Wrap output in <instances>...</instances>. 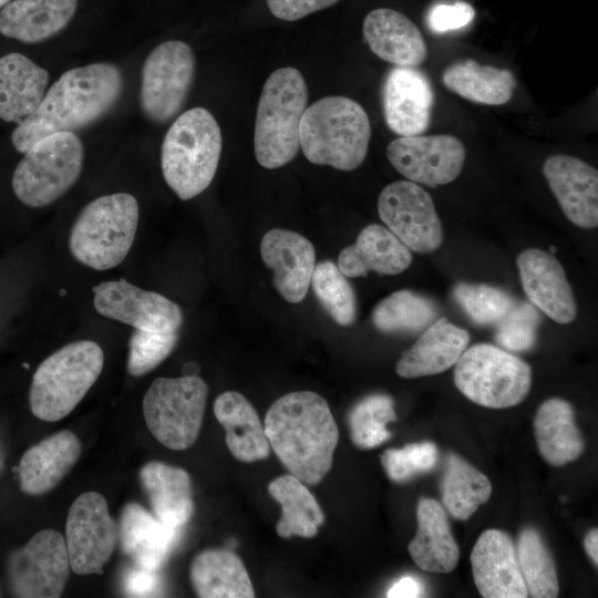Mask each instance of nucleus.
<instances>
[{"mask_svg": "<svg viewBox=\"0 0 598 598\" xmlns=\"http://www.w3.org/2000/svg\"><path fill=\"white\" fill-rule=\"evenodd\" d=\"M270 448L307 485H317L332 466L339 431L326 400L297 391L276 400L265 416Z\"/></svg>", "mask_w": 598, "mask_h": 598, "instance_id": "1", "label": "nucleus"}, {"mask_svg": "<svg viewBox=\"0 0 598 598\" xmlns=\"http://www.w3.org/2000/svg\"><path fill=\"white\" fill-rule=\"evenodd\" d=\"M122 89V73L111 63H92L64 72L37 110L13 131L14 148L24 154L47 135L92 124L113 107Z\"/></svg>", "mask_w": 598, "mask_h": 598, "instance_id": "2", "label": "nucleus"}, {"mask_svg": "<svg viewBox=\"0 0 598 598\" xmlns=\"http://www.w3.org/2000/svg\"><path fill=\"white\" fill-rule=\"evenodd\" d=\"M371 137L370 120L355 101L340 95L322 97L308 106L300 121L299 144L305 157L340 171L359 167Z\"/></svg>", "mask_w": 598, "mask_h": 598, "instance_id": "3", "label": "nucleus"}, {"mask_svg": "<svg viewBox=\"0 0 598 598\" xmlns=\"http://www.w3.org/2000/svg\"><path fill=\"white\" fill-rule=\"evenodd\" d=\"M221 133L204 107L182 113L168 128L161 152L163 177L183 200L203 193L212 183L220 157Z\"/></svg>", "mask_w": 598, "mask_h": 598, "instance_id": "4", "label": "nucleus"}, {"mask_svg": "<svg viewBox=\"0 0 598 598\" xmlns=\"http://www.w3.org/2000/svg\"><path fill=\"white\" fill-rule=\"evenodd\" d=\"M307 102V84L297 69L280 68L269 75L258 102L254 131L255 156L262 167L279 168L295 158Z\"/></svg>", "mask_w": 598, "mask_h": 598, "instance_id": "5", "label": "nucleus"}, {"mask_svg": "<svg viewBox=\"0 0 598 598\" xmlns=\"http://www.w3.org/2000/svg\"><path fill=\"white\" fill-rule=\"evenodd\" d=\"M103 364V350L91 340L71 342L53 352L32 377L29 403L33 415L55 422L70 414L95 383Z\"/></svg>", "mask_w": 598, "mask_h": 598, "instance_id": "6", "label": "nucleus"}, {"mask_svg": "<svg viewBox=\"0 0 598 598\" xmlns=\"http://www.w3.org/2000/svg\"><path fill=\"white\" fill-rule=\"evenodd\" d=\"M138 225V204L127 193L101 196L76 217L69 238L72 256L95 270L118 266L133 245Z\"/></svg>", "mask_w": 598, "mask_h": 598, "instance_id": "7", "label": "nucleus"}, {"mask_svg": "<svg viewBox=\"0 0 598 598\" xmlns=\"http://www.w3.org/2000/svg\"><path fill=\"white\" fill-rule=\"evenodd\" d=\"M83 157V145L74 132L42 137L24 153L13 172L16 196L29 207L52 204L78 181Z\"/></svg>", "mask_w": 598, "mask_h": 598, "instance_id": "8", "label": "nucleus"}, {"mask_svg": "<svg viewBox=\"0 0 598 598\" xmlns=\"http://www.w3.org/2000/svg\"><path fill=\"white\" fill-rule=\"evenodd\" d=\"M454 383L472 402L491 409L519 404L532 385V369L498 347L480 343L465 349L455 363Z\"/></svg>", "mask_w": 598, "mask_h": 598, "instance_id": "9", "label": "nucleus"}, {"mask_svg": "<svg viewBox=\"0 0 598 598\" xmlns=\"http://www.w3.org/2000/svg\"><path fill=\"white\" fill-rule=\"evenodd\" d=\"M208 388L198 375L157 378L143 399L145 423L153 436L174 451L189 448L197 440Z\"/></svg>", "mask_w": 598, "mask_h": 598, "instance_id": "10", "label": "nucleus"}, {"mask_svg": "<svg viewBox=\"0 0 598 598\" xmlns=\"http://www.w3.org/2000/svg\"><path fill=\"white\" fill-rule=\"evenodd\" d=\"M195 73L192 48L179 40L157 45L142 70L140 101L144 114L155 123H165L185 104Z\"/></svg>", "mask_w": 598, "mask_h": 598, "instance_id": "11", "label": "nucleus"}, {"mask_svg": "<svg viewBox=\"0 0 598 598\" xmlns=\"http://www.w3.org/2000/svg\"><path fill=\"white\" fill-rule=\"evenodd\" d=\"M70 568L63 536L54 529L38 532L23 547L11 551L8 557L10 592L22 598L60 597Z\"/></svg>", "mask_w": 598, "mask_h": 598, "instance_id": "12", "label": "nucleus"}, {"mask_svg": "<svg viewBox=\"0 0 598 598\" xmlns=\"http://www.w3.org/2000/svg\"><path fill=\"white\" fill-rule=\"evenodd\" d=\"M118 539L104 496L85 492L72 503L65 524L70 567L78 575H101Z\"/></svg>", "mask_w": 598, "mask_h": 598, "instance_id": "13", "label": "nucleus"}, {"mask_svg": "<svg viewBox=\"0 0 598 598\" xmlns=\"http://www.w3.org/2000/svg\"><path fill=\"white\" fill-rule=\"evenodd\" d=\"M378 213L386 228L410 250L427 254L443 243V227L431 195L411 181L386 185L378 198Z\"/></svg>", "mask_w": 598, "mask_h": 598, "instance_id": "14", "label": "nucleus"}, {"mask_svg": "<svg viewBox=\"0 0 598 598\" xmlns=\"http://www.w3.org/2000/svg\"><path fill=\"white\" fill-rule=\"evenodd\" d=\"M391 165L408 181L429 187L446 185L462 172L465 147L454 135H412L386 147Z\"/></svg>", "mask_w": 598, "mask_h": 598, "instance_id": "15", "label": "nucleus"}, {"mask_svg": "<svg viewBox=\"0 0 598 598\" xmlns=\"http://www.w3.org/2000/svg\"><path fill=\"white\" fill-rule=\"evenodd\" d=\"M93 305L103 317L154 332H178L181 307L155 291L144 290L121 278L93 287Z\"/></svg>", "mask_w": 598, "mask_h": 598, "instance_id": "16", "label": "nucleus"}, {"mask_svg": "<svg viewBox=\"0 0 598 598\" xmlns=\"http://www.w3.org/2000/svg\"><path fill=\"white\" fill-rule=\"evenodd\" d=\"M434 92L427 76L412 66H395L385 76L382 105L386 125L400 136L420 135L432 118Z\"/></svg>", "mask_w": 598, "mask_h": 598, "instance_id": "17", "label": "nucleus"}, {"mask_svg": "<svg viewBox=\"0 0 598 598\" xmlns=\"http://www.w3.org/2000/svg\"><path fill=\"white\" fill-rule=\"evenodd\" d=\"M517 267L530 303L560 324L577 317V303L565 270L553 254L538 248L522 251Z\"/></svg>", "mask_w": 598, "mask_h": 598, "instance_id": "18", "label": "nucleus"}, {"mask_svg": "<svg viewBox=\"0 0 598 598\" xmlns=\"http://www.w3.org/2000/svg\"><path fill=\"white\" fill-rule=\"evenodd\" d=\"M543 174L569 221L586 229L598 226L596 168L577 157L556 154L546 158Z\"/></svg>", "mask_w": 598, "mask_h": 598, "instance_id": "19", "label": "nucleus"}, {"mask_svg": "<svg viewBox=\"0 0 598 598\" xmlns=\"http://www.w3.org/2000/svg\"><path fill=\"white\" fill-rule=\"evenodd\" d=\"M264 264L272 270V283L285 300L301 302L316 267V250L302 235L282 228L267 231L260 243Z\"/></svg>", "mask_w": 598, "mask_h": 598, "instance_id": "20", "label": "nucleus"}, {"mask_svg": "<svg viewBox=\"0 0 598 598\" xmlns=\"http://www.w3.org/2000/svg\"><path fill=\"white\" fill-rule=\"evenodd\" d=\"M474 582L484 598H526L516 549L503 530L487 529L481 534L471 553Z\"/></svg>", "mask_w": 598, "mask_h": 598, "instance_id": "21", "label": "nucleus"}, {"mask_svg": "<svg viewBox=\"0 0 598 598\" xmlns=\"http://www.w3.org/2000/svg\"><path fill=\"white\" fill-rule=\"evenodd\" d=\"M123 553L142 568L158 571L179 537V527L161 522L141 504L126 503L117 525Z\"/></svg>", "mask_w": 598, "mask_h": 598, "instance_id": "22", "label": "nucleus"}, {"mask_svg": "<svg viewBox=\"0 0 598 598\" xmlns=\"http://www.w3.org/2000/svg\"><path fill=\"white\" fill-rule=\"evenodd\" d=\"M412 262L411 250L386 227L379 224L365 226L355 243L343 248L337 266L349 278L379 275H398Z\"/></svg>", "mask_w": 598, "mask_h": 598, "instance_id": "23", "label": "nucleus"}, {"mask_svg": "<svg viewBox=\"0 0 598 598\" xmlns=\"http://www.w3.org/2000/svg\"><path fill=\"white\" fill-rule=\"evenodd\" d=\"M363 35L370 50L396 66H417L427 55V47L419 28L403 13L380 8L363 21Z\"/></svg>", "mask_w": 598, "mask_h": 598, "instance_id": "24", "label": "nucleus"}, {"mask_svg": "<svg viewBox=\"0 0 598 598\" xmlns=\"http://www.w3.org/2000/svg\"><path fill=\"white\" fill-rule=\"evenodd\" d=\"M80 439L64 430L31 446L19 464L20 488L28 495H43L53 489L78 462Z\"/></svg>", "mask_w": 598, "mask_h": 598, "instance_id": "25", "label": "nucleus"}, {"mask_svg": "<svg viewBox=\"0 0 598 598\" xmlns=\"http://www.w3.org/2000/svg\"><path fill=\"white\" fill-rule=\"evenodd\" d=\"M468 342L466 330L442 317L432 322L402 354L395 371L398 375L409 379L444 372L456 363Z\"/></svg>", "mask_w": 598, "mask_h": 598, "instance_id": "26", "label": "nucleus"}, {"mask_svg": "<svg viewBox=\"0 0 598 598\" xmlns=\"http://www.w3.org/2000/svg\"><path fill=\"white\" fill-rule=\"evenodd\" d=\"M416 520V534L408 547L413 561L429 573L453 571L458 563L460 549L444 507L433 498H421Z\"/></svg>", "mask_w": 598, "mask_h": 598, "instance_id": "27", "label": "nucleus"}, {"mask_svg": "<svg viewBox=\"0 0 598 598\" xmlns=\"http://www.w3.org/2000/svg\"><path fill=\"white\" fill-rule=\"evenodd\" d=\"M78 0H13L0 11V33L25 43L47 40L73 18Z\"/></svg>", "mask_w": 598, "mask_h": 598, "instance_id": "28", "label": "nucleus"}, {"mask_svg": "<svg viewBox=\"0 0 598 598\" xmlns=\"http://www.w3.org/2000/svg\"><path fill=\"white\" fill-rule=\"evenodd\" d=\"M49 73L20 53L0 58V118L22 123L41 103Z\"/></svg>", "mask_w": 598, "mask_h": 598, "instance_id": "29", "label": "nucleus"}, {"mask_svg": "<svg viewBox=\"0 0 598 598\" xmlns=\"http://www.w3.org/2000/svg\"><path fill=\"white\" fill-rule=\"evenodd\" d=\"M214 413L226 432V445L240 462L265 460L270 445L255 408L239 392L227 391L214 402Z\"/></svg>", "mask_w": 598, "mask_h": 598, "instance_id": "30", "label": "nucleus"}, {"mask_svg": "<svg viewBox=\"0 0 598 598\" xmlns=\"http://www.w3.org/2000/svg\"><path fill=\"white\" fill-rule=\"evenodd\" d=\"M138 477L161 522L181 528L189 520L194 502L190 476L184 468L152 461L140 470Z\"/></svg>", "mask_w": 598, "mask_h": 598, "instance_id": "31", "label": "nucleus"}, {"mask_svg": "<svg viewBox=\"0 0 598 598\" xmlns=\"http://www.w3.org/2000/svg\"><path fill=\"white\" fill-rule=\"evenodd\" d=\"M534 431L539 453L550 465L564 466L577 460L585 450V440L575 422V411L563 399H548L539 405Z\"/></svg>", "mask_w": 598, "mask_h": 598, "instance_id": "32", "label": "nucleus"}, {"mask_svg": "<svg viewBox=\"0 0 598 598\" xmlns=\"http://www.w3.org/2000/svg\"><path fill=\"white\" fill-rule=\"evenodd\" d=\"M190 581L202 598H251L255 591L240 558L227 549H206L190 565Z\"/></svg>", "mask_w": 598, "mask_h": 598, "instance_id": "33", "label": "nucleus"}, {"mask_svg": "<svg viewBox=\"0 0 598 598\" xmlns=\"http://www.w3.org/2000/svg\"><path fill=\"white\" fill-rule=\"evenodd\" d=\"M443 84L474 103L502 105L516 87L514 74L506 69L482 65L472 59L451 64L442 74Z\"/></svg>", "mask_w": 598, "mask_h": 598, "instance_id": "34", "label": "nucleus"}, {"mask_svg": "<svg viewBox=\"0 0 598 598\" xmlns=\"http://www.w3.org/2000/svg\"><path fill=\"white\" fill-rule=\"evenodd\" d=\"M270 496L280 504L281 517L276 526L282 538H311L324 522V514L306 484L292 474L282 475L268 485Z\"/></svg>", "mask_w": 598, "mask_h": 598, "instance_id": "35", "label": "nucleus"}, {"mask_svg": "<svg viewBox=\"0 0 598 598\" xmlns=\"http://www.w3.org/2000/svg\"><path fill=\"white\" fill-rule=\"evenodd\" d=\"M441 494L444 509L453 518L466 520L489 499L492 484L486 475L464 458L448 454L445 458Z\"/></svg>", "mask_w": 598, "mask_h": 598, "instance_id": "36", "label": "nucleus"}, {"mask_svg": "<svg viewBox=\"0 0 598 598\" xmlns=\"http://www.w3.org/2000/svg\"><path fill=\"white\" fill-rule=\"evenodd\" d=\"M439 309L427 297L399 290L381 300L372 311L374 327L386 333L416 332L434 322Z\"/></svg>", "mask_w": 598, "mask_h": 598, "instance_id": "37", "label": "nucleus"}, {"mask_svg": "<svg viewBox=\"0 0 598 598\" xmlns=\"http://www.w3.org/2000/svg\"><path fill=\"white\" fill-rule=\"evenodd\" d=\"M516 555L528 596L557 597L559 586L555 561L537 529L526 527L520 532Z\"/></svg>", "mask_w": 598, "mask_h": 598, "instance_id": "38", "label": "nucleus"}, {"mask_svg": "<svg viewBox=\"0 0 598 598\" xmlns=\"http://www.w3.org/2000/svg\"><path fill=\"white\" fill-rule=\"evenodd\" d=\"M310 285L317 300L336 323L348 327L355 321L357 296L337 264L331 260L316 264Z\"/></svg>", "mask_w": 598, "mask_h": 598, "instance_id": "39", "label": "nucleus"}, {"mask_svg": "<svg viewBox=\"0 0 598 598\" xmlns=\"http://www.w3.org/2000/svg\"><path fill=\"white\" fill-rule=\"evenodd\" d=\"M396 420L390 395L370 394L360 400L349 414L350 436L360 448H373L391 437L386 424Z\"/></svg>", "mask_w": 598, "mask_h": 598, "instance_id": "40", "label": "nucleus"}, {"mask_svg": "<svg viewBox=\"0 0 598 598\" xmlns=\"http://www.w3.org/2000/svg\"><path fill=\"white\" fill-rule=\"evenodd\" d=\"M453 297L468 318L481 326L496 324L515 302L506 291L485 283L458 282Z\"/></svg>", "mask_w": 598, "mask_h": 598, "instance_id": "41", "label": "nucleus"}, {"mask_svg": "<svg viewBox=\"0 0 598 598\" xmlns=\"http://www.w3.org/2000/svg\"><path fill=\"white\" fill-rule=\"evenodd\" d=\"M178 332L134 329L128 341L127 371L141 377L161 364L174 350Z\"/></svg>", "mask_w": 598, "mask_h": 598, "instance_id": "42", "label": "nucleus"}, {"mask_svg": "<svg viewBox=\"0 0 598 598\" xmlns=\"http://www.w3.org/2000/svg\"><path fill=\"white\" fill-rule=\"evenodd\" d=\"M496 324L495 340L502 347L509 351H526L536 342L539 315L529 302H514Z\"/></svg>", "mask_w": 598, "mask_h": 598, "instance_id": "43", "label": "nucleus"}, {"mask_svg": "<svg viewBox=\"0 0 598 598\" xmlns=\"http://www.w3.org/2000/svg\"><path fill=\"white\" fill-rule=\"evenodd\" d=\"M437 456L434 443L421 442L384 451L381 463L390 480L405 482L414 474L433 470L437 463Z\"/></svg>", "mask_w": 598, "mask_h": 598, "instance_id": "44", "label": "nucleus"}, {"mask_svg": "<svg viewBox=\"0 0 598 598\" xmlns=\"http://www.w3.org/2000/svg\"><path fill=\"white\" fill-rule=\"evenodd\" d=\"M474 17L475 10L467 2L437 3L427 12L426 23L432 32L445 33L466 27Z\"/></svg>", "mask_w": 598, "mask_h": 598, "instance_id": "45", "label": "nucleus"}, {"mask_svg": "<svg viewBox=\"0 0 598 598\" xmlns=\"http://www.w3.org/2000/svg\"><path fill=\"white\" fill-rule=\"evenodd\" d=\"M339 0H266L270 12L283 21H296L329 8Z\"/></svg>", "mask_w": 598, "mask_h": 598, "instance_id": "46", "label": "nucleus"}, {"mask_svg": "<svg viewBox=\"0 0 598 598\" xmlns=\"http://www.w3.org/2000/svg\"><path fill=\"white\" fill-rule=\"evenodd\" d=\"M159 587L157 571L135 565L124 578V591L130 597L154 596Z\"/></svg>", "mask_w": 598, "mask_h": 598, "instance_id": "47", "label": "nucleus"}, {"mask_svg": "<svg viewBox=\"0 0 598 598\" xmlns=\"http://www.w3.org/2000/svg\"><path fill=\"white\" fill-rule=\"evenodd\" d=\"M424 592L423 584L413 576H403L398 579L388 590L391 598H414Z\"/></svg>", "mask_w": 598, "mask_h": 598, "instance_id": "48", "label": "nucleus"}, {"mask_svg": "<svg viewBox=\"0 0 598 598\" xmlns=\"http://www.w3.org/2000/svg\"><path fill=\"white\" fill-rule=\"evenodd\" d=\"M584 547L595 566L598 565V530L594 528L584 538Z\"/></svg>", "mask_w": 598, "mask_h": 598, "instance_id": "49", "label": "nucleus"}, {"mask_svg": "<svg viewBox=\"0 0 598 598\" xmlns=\"http://www.w3.org/2000/svg\"><path fill=\"white\" fill-rule=\"evenodd\" d=\"M10 0H0V8L6 6Z\"/></svg>", "mask_w": 598, "mask_h": 598, "instance_id": "50", "label": "nucleus"}, {"mask_svg": "<svg viewBox=\"0 0 598 598\" xmlns=\"http://www.w3.org/2000/svg\"><path fill=\"white\" fill-rule=\"evenodd\" d=\"M556 251V248L554 246H550V254H554Z\"/></svg>", "mask_w": 598, "mask_h": 598, "instance_id": "51", "label": "nucleus"}]
</instances>
